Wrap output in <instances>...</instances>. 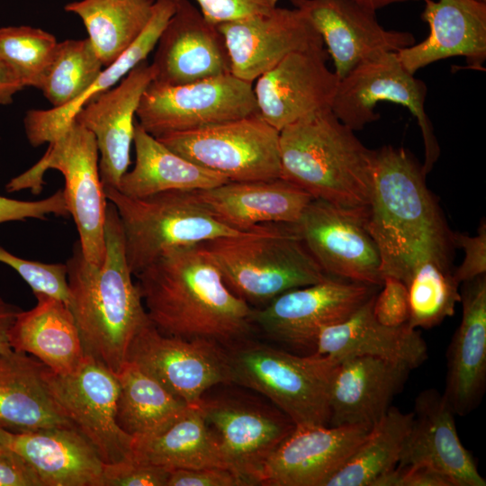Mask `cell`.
I'll return each instance as SVG.
<instances>
[{
  "instance_id": "obj_1",
  "label": "cell",
  "mask_w": 486,
  "mask_h": 486,
  "mask_svg": "<svg viewBox=\"0 0 486 486\" xmlns=\"http://www.w3.org/2000/svg\"><path fill=\"white\" fill-rule=\"evenodd\" d=\"M135 276L148 317L164 335L229 347L251 333L253 309L230 290L202 244L166 249Z\"/></svg>"
},
{
  "instance_id": "obj_2",
  "label": "cell",
  "mask_w": 486,
  "mask_h": 486,
  "mask_svg": "<svg viewBox=\"0 0 486 486\" xmlns=\"http://www.w3.org/2000/svg\"><path fill=\"white\" fill-rule=\"evenodd\" d=\"M426 174L402 148L374 150V185L365 226L381 258L382 277L403 283L426 260L451 265L452 233L428 189Z\"/></svg>"
},
{
  "instance_id": "obj_3",
  "label": "cell",
  "mask_w": 486,
  "mask_h": 486,
  "mask_svg": "<svg viewBox=\"0 0 486 486\" xmlns=\"http://www.w3.org/2000/svg\"><path fill=\"white\" fill-rule=\"evenodd\" d=\"M104 263L87 262L76 242L67 261L68 308L78 328L86 356L118 373L129 346L149 321L129 268L122 223L115 206L107 204Z\"/></svg>"
},
{
  "instance_id": "obj_4",
  "label": "cell",
  "mask_w": 486,
  "mask_h": 486,
  "mask_svg": "<svg viewBox=\"0 0 486 486\" xmlns=\"http://www.w3.org/2000/svg\"><path fill=\"white\" fill-rule=\"evenodd\" d=\"M281 178L338 208L367 219L374 150L327 111L279 131Z\"/></svg>"
},
{
  "instance_id": "obj_5",
  "label": "cell",
  "mask_w": 486,
  "mask_h": 486,
  "mask_svg": "<svg viewBox=\"0 0 486 486\" xmlns=\"http://www.w3.org/2000/svg\"><path fill=\"white\" fill-rule=\"evenodd\" d=\"M202 244L230 290L248 303L266 304L287 291L328 277L307 249L295 224H269L248 235Z\"/></svg>"
},
{
  "instance_id": "obj_6",
  "label": "cell",
  "mask_w": 486,
  "mask_h": 486,
  "mask_svg": "<svg viewBox=\"0 0 486 486\" xmlns=\"http://www.w3.org/2000/svg\"><path fill=\"white\" fill-rule=\"evenodd\" d=\"M230 381L258 392L295 426H327L338 361L301 356L248 339L226 347Z\"/></svg>"
},
{
  "instance_id": "obj_7",
  "label": "cell",
  "mask_w": 486,
  "mask_h": 486,
  "mask_svg": "<svg viewBox=\"0 0 486 486\" xmlns=\"http://www.w3.org/2000/svg\"><path fill=\"white\" fill-rule=\"evenodd\" d=\"M104 189L120 218L126 259L133 275L166 249L256 231H241L219 220L194 191L171 190L134 198L114 188Z\"/></svg>"
},
{
  "instance_id": "obj_8",
  "label": "cell",
  "mask_w": 486,
  "mask_h": 486,
  "mask_svg": "<svg viewBox=\"0 0 486 486\" xmlns=\"http://www.w3.org/2000/svg\"><path fill=\"white\" fill-rule=\"evenodd\" d=\"M49 169L58 170L64 176L63 192L68 214L76 226L86 260L101 266L106 251L104 227L108 203L94 134L74 121L49 143L48 149L36 164L6 184L5 190L13 193L30 189L37 194L42 189L43 176Z\"/></svg>"
},
{
  "instance_id": "obj_9",
  "label": "cell",
  "mask_w": 486,
  "mask_h": 486,
  "mask_svg": "<svg viewBox=\"0 0 486 486\" xmlns=\"http://www.w3.org/2000/svg\"><path fill=\"white\" fill-rule=\"evenodd\" d=\"M157 139L183 158L230 181L281 178L279 130L259 113Z\"/></svg>"
},
{
  "instance_id": "obj_10",
  "label": "cell",
  "mask_w": 486,
  "mask_h": 486,
  "mask_svg": "<svg viewBox=\"0 0 486 486\" xmlns=\"http://www.w3.org/2000/svg\"><path fill=\"white\" fill-rule=\"evenodd\" d=\"M256 113L253 84L227 74L178 86L152 81L140 98L136 118L158 138Z\"/></svg>"
},
{
  "instance_id": "obj_11",
  "label": "cell",
  "mask_w": 486,
  "mask_h": 486,
  "mask_svg": "<svg viewBox=\"0 0 486 486\" xmlns=\"http://www.w3.org/2000/svg\"><path fill=\"white\" fill-rule=\"evenodd\" d=\"M426 84L409 72L397 53L382 52L364 61L339 80L331 111L353 130L379 119L374 112L378 102L400 104L416 117L420 127L427 175L437 160L440 149L433 126L426 112Z\"/></svg>"
},
{
  "instance_id": "obj_12",
  "label": "cell",
  "mask_w": 486,
  "mask_h": 486,
  "mask_svg": "<svg viewBox=\"0 0 486 486\" xmlns=\"http://www.w3.org/2000/svg\"><path fill=\"white\" fill-rule=\"evenodd\" d=\"M126 361L189 406H199L212 387L230 382L225 346L207 339L164 335L150 320L132 338Z\"/></svg>"
},
{
  "instance_id": "obj_13",
  "label": "cell",
  "mask_w": 486,
  "mask_h": 486,
  "mask_svg": "<svg viewBox=\"0 0 486 486\" xmlns=\"http://www.w3.org/2000/svg\"><path fill=\"white\" fill-rule=\"evenodd\" d=\"M199 406L229 469L245 485H259L267 459L293 422L275 406L239 396H203Z\"/></svg>"
},
{
  "instance_id": "obj_14",
  "label": "cell",
  "mask_w": 486,
  "mask_h": 486,
  "mask_svg": "<svg viewBox=\"0 0 486 486\" xmlns=\"http://www.w3.org/2000/svg\"><path fill=\"white\" fill-rule=\"evenodd\" d=\"M44 377L57 402L104 464L132 458L133 438L116 421L119 382L115 373L86 356L74 372L58 374L46 366Z\"/></svg>"
},
{
  "instance_id": "obj_15",
  "label": "cell",
  "mask_w": 486,
  "mask_h": 486,
  "mask_svg": "<svg viewBox=\"0 0 486 486\" xmlns=\"http://www.w3.org/2000/svg\"><path fill=\"white\" fill-rule=\"evenodd\" d=\"M378 286L328 276L323 281L287 291L262 309L253 310L252 321L281 342L315 346L325 328L346 320Z\"/></svg>"
},
{
  "instance_id": "obj_16",
  "label": "cell",
  "mask_w": 486,
  "mask_h": 486,
  "mask_svg": "<svg viewBox=\"0 0 486 486\" xmlns=\"http://www.w3.org/2000/svg\"><path fill=\"white\" fill-rule=\"evenodd\" d=\"M295 228L327 275L382 286L380 254L364 218L313 198Z\"/></svg>"
},
{
  "instance_id": "obj_17",
  "label": "cell",
  "mask_w": 486,
  "mask_h": 486,
  "mask_svg": "<svg viewBox=\"0 0 486 486\" xmlns=\"http://www.w3.org/2000/svg\"><path fill=\"white\" fill-rule=\"evenodd\" d=\"M217 26L229 51L230 73L251 84L292 53L326 50L311 22L293 6H276Z\"/></svg>"
},
{
  "instance_id": "obj_18",
  "label": "cell",
  "mask_w": 486,
  "mask_h": 486,
  "mask_svg": "<svg viewBox=\"0 0 486 486\" xmlns=\"http://www.w3.org/2000/svg\"><path fill=\"white\" fill-rule=\"evenodd\" d=\"M327 59V50L294 52L261 75L253 86L260 116L280 131L330 111L339 78Z\"/></svg>"
},
{
  "instance_id": "obj_19",
  "label": "cell",
  "mask_w": 486,
  "mask_h": 486,
  "mask_svg": "<svg viewBox=\"0 0 486 486\" xmlns=\"http://www.w3.org/2000/svg\"><path fill=\"white\" fill-rule=\"evenodd\" d=\"M305 14L330 54L339 80L359 64L382 52L415 43L410 32L386 30L376 12L354 0H289Z\"/></svg>"
},
{
  "instance_id": "obj_20",
  "label": "cell",
  "mask_w": 486,
  "mask_h": 486,
  "mask_svg": "<svg viewBox=\"0 0 486 486\" xmlns=\"http://www.w3.org/2000/svg\"><path fill=\"white\" fill-rule=\"evenodd\" d=\"M371 428L363 425L295 426L267 459L259 485L325 486Z\"/></svg>"
},
{
  "instance_id": "obj_21",
  "label": "cell",
  "mask_w": 486,
  "mask_h": 486,
  "mask_svg": "<svg viewBox=\"0 0 486 486\" xmlns=\"http://www.w3.org/2000/svg\"><path fill=\"white\" fill-rule=\"evenodd\" d=\"M176 1V10L154 49L153 81L178 86L231 74L229 51L218 26L190 0Z\"/></svg>"
},
{
  "instance_id": "obj_22",
  "label": "cell",
  "mask_w": 486,
  "mask_h": 486,
  "mask_svg": "<svg viewBox=\"0 0 486 486\" xmlns=\"http://www.w3.org/2000/svg\"><path fill=\"white\" fill-rule=\"evenodd\" d=\"M154 75L150 63H140L115 86L84 105L75 117L95 138L104 188L118 189L128 171L136 112Z\"/></svg>"
},
{
  "instance_id": "obj_23",
  "label": "cell",
  "mask_w": 486,
  "mask_h": 486,
  "mask_svg": "<svg viewBox=\"0 0 486 486\" xmlns=\"http://www.w3.org/2000/svg\"><path fill=\"white\" fill-rule=\"evenodd\" d=\"M410 433L397 465H421L446 477L452 486H485L486 481L458 436L454 412L434 388L420 392Z\"/></svg>"
},
{
  "instance_id": "obj_24",
  "label": "cell",
  "mask_w": 486,
  "mask_h": 486,
  "mask_svg": "<svg viewBox=\"0 0 486 486\" xmlns=\"http://www.w3.org/2000/svg\"><path fill=\"white\" fill-rule=\"evenodd\" d=\"M421 18L428 36L397 51L404 68L418 69L450 57L463 56L467 68L482 71L486 59V3L478 0H424Z\"/></svg>"
},
{
  "instance_id": "obj_25",
  "label": "cell",
  "mask_w": 486,
  "mask_h": 486,
  "mask_svg": "<svg viewBox=\"0 0 486 486\" xmlns=\"http://www.w3.org/2000/svg\"><path fill=\"white\" fill-rule=\"evenodd\" d=\"M463 315L446 352L444 398L455 415L481 403L486 387V276L463 283Z\"/></svg>"
},
{
  "instance_id": "obj_26",
  "label": "cell",
  "mask_w": 486,
  "mask_h": 486,
  "mask_svg": "<svg viewBox=\"0 0 486 486\" xmlns=\"http://www.w3.org/2000/svg\"><path fill=\"white\" fill-rule=\"evenodd\" d=\"M194 193L215 218L241 231L260 230L264 223L296 224L313 199L283 178L229 181Z\"/></svg>"
},
{
  "instance_id": "obj_27",
  "label": "cell",
  "mask_w": 486,
  "mask_h": 486,
  "mask_svg": "<svg viewBox=\"0 0 486 486\" xmlns=\"http://www.w3.org/2000/svg\"><path fill=\"white\" fill-rule=\"evenodd\" d=\"M410 370L373 356L340 360L329 394V426L372 428L392 407Z\"/></svg>"
},
{
  "instance_id": "obj_28",
  "label": "cell",
  "mask_w": 486,
  "mask_h": 486,
  "mask_svg": "<svg viewBox=\"0 0 486 486\" xmlns=\"http://www.w3.org/2000/svg\"><path fill=\"white\" fill-rule=\"evenodd\" d=\"M376 293L344 321L323 328L315 342V354L338 362L353 356H373L410 371L428 358V346L417 328L381 324L373 313Z\"/></svg>"
},
{
  "instance_id": "obj_29",
  "label": "cell",
  "mask_w": 486,
  "mask_h": 486,
  "mask_svg": "<svg viewBox=\"0 0 486 486\" xmlns=\"http://www.w3.org/2000/svg\"><path fill=\"white\" fill-rule=\"evenodd\" d=\"M8 446L33 469L42 486H102L104 463L76 428L12 433Z\"/></svg>"
},
{
  "instance_id": "obj_30",
  "label": "cell",
  "mask_w": 486,
  "mask_h": 486,
  "mask_svg": "<svg viewBox=\"0 0 486 486\" xmlns=\"http://www.w3.org/2000/svg\"><path fill=\"white\" fill-rule=\"evenodd\" d=\"M45 367L23 352L0 355V428L11 433L76 428L51 394Z\"/></svg>"
},
{
  "instance_id": "obj_31",
  "label": "cell",
  "mask_w": 486,
  "mask_h": 486,
  "mask_svg": "<svg viewBox=\"0 0 486 486\" xmlns=\"http://www.w3.org/2000/svg\"><path fill=\"white\" fill-rule=\"evenodd\" d=\"M176 6V0H155L151 17L138 39L117 60L105 67L78 98L61 107L29 110L23 118L29 143L38 147L52 142L74 122L84 105L115 86L135 67L147 60Z\"/></svg>"
},
{
  "instance_id": "obj_32",
  "label": "cell",
  "mask_w": 486,
  "mask_h": 486,
  "mask_svg": "<svg viewBox=\"0 0 486 486\" xmlns=\"http://www.w3.org/2000/svg\"><path fill=\"white\" fill-rule=\"evenodd\" d=\"M35 297L36 306L21 310L10 329L11 348L32 356L55 374H70L86 357L73 314L59 300Z\"/></svg>"
},
{
  "instance_id": "obj_33",
  "label": "cell",
  "mask_w": 486,
  "mask_h": 486,
  "mask_svg": "<svg viewBox=\"0 0 486 486\" xmlns=\"http://www.w3.org/2000/svg\"><path fill=\"white\" fill-rule=\"evenodd\" d=\"M133 145L134 166L124 174L117 189L129 197L140 198L171 190H204L230 181L174 152L138 122Z\"/></svg>"
},
{
  "instance_id": "obj_34",
  "label": "cell",
  "mask_w": 486,
  "mask_h": 486,
  "mask_svg": "<svg viewBox=\"0 0 486 486\" xmlns=\"http://www.w3.org/2000/svg\"><path fill=\"white\" fill-rule=\"evenodd\" d=\"M132 458L168 470L229 469L200 406H189L160 432L133 439Z\"/></svg>"
},
{
  "instance_id": "obj_35",
  "label": "cell",
  "mask_w": 486,
  "mask_h": 486,
  "mask_svg": "<svg viewBox=\"0 0 486 486\" xmlns=\"http://www.w3.org/2000/svg\"><path fill=\"white\" fill-rule=\"evenodd\" d=\"M116 375V421L133 439L160 432L189 407L130 362L126 361Z\"/></svg>"
},
{
  "instance_id": "obj_36",
  "label": "cell",
  "mask_w": 486,
  "mask_h": 486,
  "mask_svg": "<svg viewBox=\"0 0 486 486\" xmlns=\"http://www.w3.org/2000/svg\"><path fill=\"white\" fill-rule=\"evenodd\" d=\"M155 0H78L65 10L83 22L93 48L107 67L117 60L147 26Z\"/></svg>"
},
{
  "instance_id": "obj_37",
  "label": "cell",
  "mask_w": 486,
  "mask_h": 486,
  "mask_svg": "<svg viewBox=\"0 0 486 486\" xmlns=\"http://www.w3.org/2000/svg\"><path fill=\"white\" fill-rule=\"evenodd\" d=\"M412 419V411L405 413L392 406L325 486H373L399 464Z\"/></svg>"
},
{
  "instance_id": "obj_38",
  "label": "cell",
  "mask_w": 486,
  "mask_h": 486,
  "mask_svg": "<svg viewBox=\"0 0 486 486\" xmlns=\"http://www.w3.org/2000/svg\"><path fill=\"white\" fill-rule=\"evenodd\" d=\"M450 266L426 260L417 265L405 280L410 305L408 324L411 328H430L454 314L461 294Z\"/></svg>"
},
{
  "instance_id": "obj_39",
  "label": "cell",
  "mask_w": 486,
  "mask_h": 486,
  "mask_svg": "<svg viewBox=\"0 0 486 486\" xmlns=\"http://www.w3.org/2000/svg\"><path fill=\"white\" fill-rule=\"evenodd\" d=\"M103 68L87 38L65 40L58 42L39 90L52 107L64 106L86 92Z\"/></svg>"
},
{
  "instance_id": "obj_40",
  "label": "cell",
  "mask_w": 486,
  "mask_h": 486,
  "mask_svg": "<svg viewBox=\"0 0 486 486\" xmlns=\"http://www.w3.org/2000/svg\"><path fill=\"white\" fill-rule=\"evenodd\" d=\"M58 40L40 28L28 25L0 28V59L17 74L24 87L40 88Z\"/></svg>"
},
{
  "instance_id": "obj_41",
  "label": "cell",
  "mask_w": 486,
  "mask_h": 486,
  "mask_svg": "<svg viewBox=\"0 0 486 486\" xmlns=\"http://www.w3.org/2000/svg\"><path fill=\"white\" fill-rule=\"evenodd\" d=\"M0 262L15 270L34 295L44 294L68 304L69 289L66 264H45L19 257L0 247Z\"/></svg>"
},
{
  "instance_id": "obj_42",
  "label": "cell",
  "mask_w": 486,
  "mask_h": 486,
  "mask_svg": "<svg viewBox=\"0 0 486 486\" xmlns=\"http://www.w3.org/2000/svg\"><path fill=\"white\" fill-rule=\"evenodd\" d=\"M170 470L133 458L104 464L102 486H166Z\"/></svg>"
},
{
  "instance_id": "obj_43",
  "label": "cell",
  "mask_w": 486,
  "mask_h": 486,
  "mask_svg": "<svg viewBox=\"0 0 486 486\" xmlns=\"http://www.w3.org/2000/svg\"><path fill=\"white\" fill-rule=\"evenodd\" d=\"M382 290L376 293L373 313L382 325L399 327L408 323L410 318L409 297L406 285L400 279L385 275Z\"/></svg>"
},
{
  "instance_id": "obj_44",
  "label": "cell",
  "mask_w": 486,
  "mask_h": 486,
  "mask_svg": "<svg viewBox=\"0 0 486 486\" xmlns=\"http://www.w3.org/2000/svg\"><path fill=\"white\" fill-rule=\"evenodd\" d=\"M50 214H68L63 190L40 201H22L0 195V224L27 219L45 220Z\"/></svg>"
},
{
  "instance_id": "obj_45",
  "label": "cell",
  "mask_w": 486,
  "mask_h": 486,
  "mask_svg": "<svg viewBox=\"0 0 486 486\" xmlns=\"http://www.w3.org/2000/svg\"><path fill=\"white\" fill-rule=\"evenodd\" d=\"M202 15L215 25L267 14L280 0H194Z\"/></svg>"
},
{
  "instance_id": "obj_46",
  "label": "cell",
  "mask_w": 486,
  "mask_h": 486,
  "mask_svg": "<svg viewBox=\"0 0 486 486\" xmlns=\"http://www.w3.org/2000/svg\"><path fill=\"white\" fill-rule=\"evenodd\" d=\"M454 246L464 251V258L460 266L453 272L454 279L460 284L471 281L486 273V225L482 221L476 236L463 233H452Z\"/></svg>"
},
{
  "instance_id": "obj_47",
  "label": "cell",
  "mask_w": 486,
  "mask_h": 486,
  "mask_svg": "<svg viewBox=\"0 0 486 486\" xmlns=\"http://www.w3.org/2000/svg\"><path fill=\"white\" fill-rule=\"evenodd\" d=\"M166 486H246L229 469L200 468L170 470Z\"/></svg>"
},
{
  "instance_id": "obj_48",
  "label": "cell",
  "mask_w": 486,
  "mask_h": 486,
  "mask_svg": "<svg viewBox=\"0 0 486 486\" xmlns=\"http://www.w3.org/2000/svg\"><path fill=\"white\" fill-rule=\"evenodd\" d=\"M373 486H452L443 474L421 465H397L380 476Z\"/></svg>"
},
{
  "instance_id": "obj_49",
  "label": "cell",
  "mask_w": 486,
  "mask_h": 486,
  "mask_svg": "<svg viewBox=\"0 0 486 486\" xmlns=\"http://www.w3.org/2000/svg\"><path fill=\"white\" fill-rule=\"evenodd\" d=\"M0 486H42L28 463L9 446L0 445Z\"/></svg>"
},
{
  "instance_id": "obj_50",
  "label": "cell",
  "mask_w": 486,
  "mask_h": 486,
  "mask_svg": "<svg viewBox=\"0 0 486 486\" xmlns=\"http://www.w3.org/2000/svg\"><path fill=\"white\" fill-rule=\"evenodd\" d=\"M24 88V86L14 70L0 59V105L13 103L15 94Z\"/></svg>"
},
{
  "instance_id": "obj_51",
  "label": "cell",
  "mask_w": 486,
  "mask_h": 486,
  "mask_svg": "<svg viewBox=\"0 0 486 486\" xmlns=\"http://www.w3.org/2000/svg\"><path fill=\"white\" fill-rule=\"evenodd\" d=\"M21 309L0 297V355L10 351V329Z\"/></svg>"
},
{
  "instance_id": "obj_52",
  "label": "cell",
  "mask_w": 486,
  "mask_h": 486,
  "mask_svg": "<svg viewBox=\"0 0 486 486\" xmlns=\"http://www.w3.org/2000/svg\"><path fill=\"white\" fill-rule=\"evenodd\" d=\"M374 11H377L381 8H383L385 6L394 4H400V3H406V2H418V1H424V0H354Z\"/></svg>"
},
{
  "instance_id": "obj_53",
  "label": "cell",
  "mask_w": 486,
  "mask_h": 486,
  "mask_svg": "<svg viewBox=\"0 0 486 486\" xmlns=\"http://www.w3.org/2000/svg\"><path fill=\"white\" fill-rule=\"evenodd\" d=\"M11 432L0 428V445L8 446L11 438Z\"/></svg>"
},
{
  "instance_id": "obj_54",
  "label": "cell",
  "mask_w": 486,
  "mask_h": 486,
  "mask_svg": "<svg viewBox=\"0 0 486 486\" xmlns=\"http://www.w3.org/2000/svg\"><path fill=\"white\" fill-rule=\"evenodd\" d=\"M480 2H482V3H486V0H478Z\"/></svg>"
}]
</instances>
